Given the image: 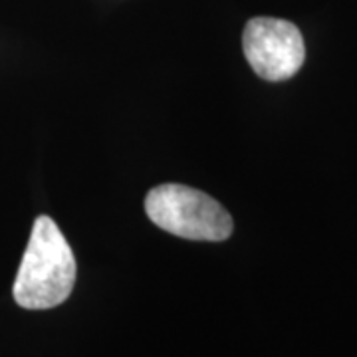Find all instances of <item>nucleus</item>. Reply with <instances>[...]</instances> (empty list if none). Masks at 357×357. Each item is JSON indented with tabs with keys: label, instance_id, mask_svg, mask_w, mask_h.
<instances>
[{
	"label": "nucleus",
	"instance_id": "obj_1",
	"mask_svg": "<svg viewBox=\"0 0 357 357\" xmlns=\"http://www.w3.org/2000/svg\"><path fill=\"white\" fill-rule=\"evenodd\" d=\"M76 284V258L50 217L34 220L22 264L14 280V300L24 310H50L64 304Z\"/></svg>",
	"mask_w": 357,
	"mask_h": 357
},
{
	"label": "nucleus",
	"instance_id": "obj_3",
	"mask_svg": "<svg viewBox=\"0 0 357 357\" xmlns=\"http://www.w3.org/2000/svg\"><path fill=\"white\" fill-rule=\"evenodd\" d=\"M244 56L256 76L284 82L298 74L306 60V46L298 26L270 16L248 20L243 34Z\"/></svg>",
	"mask_w": 357,
	"mask_h": 357
},
{
	"label": "nucleus",
	"instance_id": "obj_2",
	"mask_svg": "<svg viewBox=\"0 0 357 357\" xmlns=\"http://www.w3.org/2000/svg\"><path fill=\"white\" fill-rule=\"evenodd\" d=\"M147 217L159 229L189 241L220 243L232 234V218L213 197L185 185H159L145 197Z\"/></svg>",
	"mask_w": 357,
	"mask_h": 357
}]
</instances>
